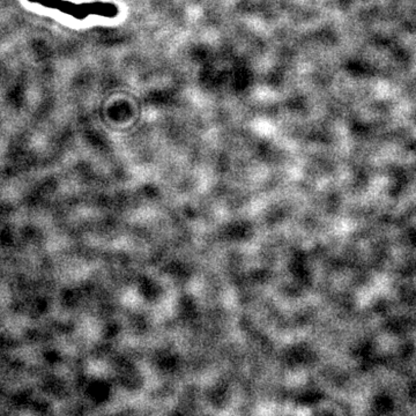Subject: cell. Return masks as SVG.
<instances>
[{
	"label": "cell",
	"instance_id": "6da1fadb",
	"mask_svg": "<svg viewBox=\"0 0 416 416\" xmlns=\"http://www.w3.org/2000/svg\"><path fill=\"white\" fill-rule=\"evenodd\" d=\"M30 4L41 5L43 8H51L62 12L64 15H70L77 20H84L88 15H115V10L110 5L94 3V4H74L67 0H27Z\"/></svg>",
	"mask_w": 416,
	"mask_h": 416
}]
</instances>
